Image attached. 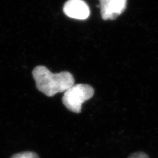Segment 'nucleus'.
I'll return each instance as SVG.
<instances>
[{
	"label": "nucleus",
	"mask_w": 158,
	"mask_h": 158,
	"mask_svg": "<svg viewBox=\"0 0 158 158\" xmlns=\"http://www.w3.org/2000/svg\"><path fill=\"white\" fill-rule=\"evenodd\" d=\"M10 158H40V157L34 152H23L14 154Z\"/></svg>",
	"instance_id": "5"
},
{
	"label": "nucleus",
	"mask_w": 158,
	"mask_h": 158,
	"mask_svg": "<svg viewBox=\"0 0 158 158\" xmlns=\"http://www.w3.org/2000/svg\"><path fill=\"white\" fill-rule=\"evenodd\" d=\"M103 20H114L125 11L127 0H99Z\"/></svg>",
	"instance_id": "3"
},
{
	"label": "nucleus",
	"mask_w": 158,
	"mask_h": 158,
	"mask_svg": "<svg viewBox=\"0 0 158 158\" xmlns=\"http://www.w3.org/2000/svg\"><path fill=\"white\" fill-rule=\"evenodd\" d=\"M94 94V89L86 84L74 85L64 92L62 102L65 107L71 112L80 113L82 106L90 100Z\"/></svg>",
	"instance_id": "2"
},
{
	"label": "nucleus",
	"mask_w": 158,
	"mask_h": 158,
	"mask_svg": "<svg viewBox=\"0 0 158 158\" xmlns=\"http://www.w3.org/2000/svg\"><path fill=\"white\" fill-rule=\"evenodd\" d=\"M32 77L36 82V88L48 97L65 92L75 85V78L71 73L62 71L53 73L43 65H38L33 69Z\"/></svg>",
	"instance_id": "1"
},
{
	"label": "nucleus",
	"mask_w": 158,
	"mask_h": 158,
	"mask_svg": "<svg viewBox=\"0 0 158 158\" xmlns=\"http://www.w3.org/2000/svg\"><path fill=\"white\" fill-rule=\"evenodd\" d=\"M128 158H150L146 153L138 152L131 154Z\"/></svg>",
	"instance_id": "6"
},
{
	"label": "nucleus",
	"mask_w": 158,
	"mask_h": 158,
	"mask_svg": "<svg viewBox=\"0 0 158 158\" xmlns=\"http://www.w3.org/2000/svg\"><path fill=\"white\" fill-rule=\"evenodd\" d=\"M63 12L70 18L85 20L90 16V11L84 0H68L63 6Z\"/></svg>",
	"instance_id": "4"
}]
</instances>
